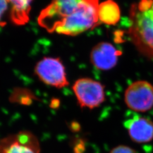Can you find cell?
Instances as JSON below:
<instances>
[{"instance_id": "obj_1", "label": "cell", "mask_w": 153, "mask_h": 153, "mask_svg": "<svg viewBox=\"0 0 153 153\" xmlns=\"http://www.w3.org/2000/svg\"><path fill=\"white\" fill-rule=\"evenodd\" d=\"M128 35L143 55L153 60V0H140L131 6Z\"/></svg>"}, {"instance_id": "obj_4", "label": "cell", "mask_w": 153, "mask_h": 153, "mask_svg": "<svg viewBox=\"0 0 153 153\" xmlns=\"http://www.w3.org/2000/svg\"><path fill=\"white\" fill-rule=\"evenodd\" d=\"M77 102L82 108H98L105 99L104 86L97 81L89 78L77 79L72 86Z\"/></svg>"}, {"instance_id": "obj_2", "label": "cell", "mask_w": 153, "mask_h": 153, "mask_svg": "<svg viewBox=\"0 0 153 153\" xmlns=\"http://www.w3.org/2000/svg\"><path fill=\"white\" fill-rule=\"evenodd\" d=\"M99 0H82L76 10L59 23L54 33L76 36L98 24Z\"/></svg>"}, {"instance_id": "obj_3", "label": "cell", "mask_w": 153, "mask_h": 153, "mask_svg": "<svg viewBox=\"0 0 153 153\" xmlns=\"http://www.w3.org/2000/svg\"><path fill=\"white\" fill-rule=\"evenodd\" d=\"M82 0H52L38 17V23L47 32L54 33L55 28L75 11Z\"/></svg>"}, {"instance_id": "obj_13", "label": "cell", "mask_w": 153, "mask_h": 153, "mask_svg": "<svg viewBox=\"0 0 153 153\" xmlns=\"http://www.w3.org/2000/svg\"><path fill=\"white\" fill-rule=\"evenodd\" d=\"M9 4L7 0H0V21L7 10Z\"/></svg>"}, {"instance_id": "obj_11", "label": "cell", "mask_w": 153, "mask_h": 153, "mask_svg": "<svg viewBox=\"0 0 153 153\" xmlns=\"http://www.w3.org/2000/svg\"><path fill=\"white\" fill-rule=\"evenodd\" d=\"M99 21L104 24L114 25L120 19V10L119 5L112 0H107L99 4Z\"/></svg>"}, {"instance_id": "obj_8", "label": "cell", "mask_w": 153, "mask_h": 153, "mask_svg": "<svg viewBox=\"0 0 153 153\" xmlns=\"http://www.w3.org/2000/svg\"><path fill=\"white\" fill-rule=\"evenodd\" d=\"M124 126L133 142L145 143L153 140V122L147 117L134 115L124 122Z\"/></svg>"}, {"instance_id": "obj_5", "label": "cell", "mask_w": 153, "mask_h": 153, "mask_svg": "<svg viewBox=\"0 0 153 153\" xmlns=\"http://www.w3.org/2000/svg\"><path fill=\"white\" fill-rule=\"evenodd\" d=\"M35 74L44 84L57 88L69 85L65 68L59 58L44 57L34 68Z\"/></svg>"}, {"instance_id": "obj_10", "label": "cell", "mask_w": 153, "mask_h": 153, "mask_svg": "<svg viewBox=\"0 0 153 153\" xmlns=\"http://www.w3.org/2000/svg\"><path fill=\"white\" fill-rule=\"evenodd\" d=\"M10 6V19L14 24L23 26L30 20V14L33 0H7Z\"/></svg>"}, {"instance_id": "obj_12", "label": "cell", "mask_w": 153, "mask_h": 153, "mask_svg": "<svg viewBox=\"0 0 153 153\" xmlns=\"http://www.w3.org/2000/svg\"><path fill=\"white\" fill-rule=\"evenodd\" d=\"M109 153H137V152L135 150L129 146L119 145L113 148Z\"/></svg>"}, {"instance_id": "obj_7", "label": "cell", "mask_w": 153, "mask_h": 153, "mask_svg": "<svg viewBox=\"0 0 153 153\" xmlns=\"http://www.w3.org/2000/svg\"><path fill=\"white\" fill-rule=\"evenodd\" d=\"M37 137L27 131H19L0 141V153H40Z\"/></svg>"}, {"instance_id": "obj_9", "label": "cell", "mask_w": 153, "mask_h": 153, "mask_svg": "<svg viewBox=\"0 0 153 153\" xmlns=\"http://www.w3.org/2000/svg\"><path fill=\"white\" fill-rule=\"evenodd\" d=\"M120 55L118 50L108 42H100L91 52V62L96 68L101 71H108L114 68Z\"/></svg>"}, {"instance_id": "obj_6", "label": "cell", "mask_w": 153, "mask_h": 153, "mask_svg": "<svg viewBox=\"0 0 153 153\" xmlns=\"http://www.w3.org/2000/svg\"><path fill=\"white\" fill-rule=\"evenodd\" d=\"M126 106L137 112H146L153 107V86L146 81L131 83L124 93Z\"/></svg>"}]
</instances>
